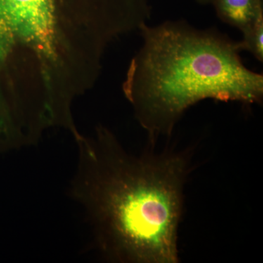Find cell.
<instances>
[{
	"mask_svg": "<svg viewBox=\"0 0 263 263\" xmlns=\"http://www.w3.org/2000/svg\"><path fill=\"white\" fill-rule=\"evenodd\" d=\"M0 31L29 49L51 47L62 34L53 0H0Z\"/></svg>",
	"mask_w": 263,
	"mask_h": 263,
	"instance_id": "3",
	"label": "cell"
},
{
	"mask_svg": "<svg viewBox=\"0 0 263 263\" xmlns=\"http://www.w3.org/2000/svg\"><path fill=\"white\" fill-rule=\"evenodd\" d=\"M197 3L201 5L212 4L214 0H196Z\"/></svg>",
	"mask_w": 263,
	"mask_h": 263,
	"instance_id": "6",
	"label": "cell"
},
{
	"mask_svg": "<svg viewBox=\"0 0 263 263\" xmlns=\"http://www.w3.org/2000/svg\"><path fill=\"white\" fill-rule=\"evenodd\" d=\"M143 44L124 84L126 98L152 144L172 134L185 112L206 100L262 103L263 76L240 58V42L186 21L143 24Z\"/></svg>",
	"mask_w": 263,
	"mask_h": 263,
	"instance_id": "2",
	"label": "cell"
},
{
	"mask_svg": "<svg viewBox=\"0 0 263 263\" xmlns=\"http://www.w3.org/2000/svg\"><path fill=\"white\" fill-rule=\"evenodd\" d=\"M79 148L72 194L84 208L104 257L124 263H177L183 188L182 152L132 155L113 133L76 138Z\"/></svg>",
	"mask_w": 263,
	"mask_h": 263,
	"instance_id": "1",
	"label": "cell"
},
{
	"mask_svg": "<svg viewBox=\"0 0 263 263\" xmlns=\"http://www.w3.org/2000/svg\"><path fill=\"white\" fill-rule=\"evenodd\" d=\"M243 40L240 41L242 50L250 52L258 61H263V18L240 31Z\"/></svg>",
	"mask_w": 263,
	"mask_h": 263,
	"instance_id": "5",
	"label": "cell"
},
{
	"mask_svg": "<svg viewBox=\"0 0 263 263\" xmlns=\"http://www.w3.org/2000/svg\"><path fill=\"white\" fill-rule=\"evenodd\" d=\"M212 5L223 22L240 31L263 18L262 0H214Z\"/></svg>",
	"mask_w": 263,
	"mask_h": 263,
	"instance_id": "4",
	"label": "cell"
}]
</instances>
